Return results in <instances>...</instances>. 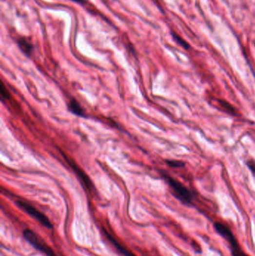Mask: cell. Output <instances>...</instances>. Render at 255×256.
<instances>
[{
    "label": "cell",
    "instance_id": "cell-12",
    "mask_svg": "<svg viewBox=\"0 0 255 256\" xmlns=\"http://www.w3.org/2000/svg\"><path fill=\"white\" fill-rule=\"evenodd\" d=\"M174 38H175V40L177 41V42L179 43V44L181 45L184 48L187 49L189 48V45L184 42V41L182 40L179 36H177V35H173Z\"/></svg>",
    "mask_w": 255,
    "mask_h": 256
},
{
    "label": "cell",
    "instance_id": "cell-4",
    "mask_svg": "<svg viewBox=\"0 0 255 256\" xmlns=\"http://www.w3.org/2000/svg\"><path fill=\"white\" fill-rule=\"evenodd\" d=\"M23 237L28 243L39 250L45 256H57L54 250L46 243L43 238L40 237L37 233L32 229H26L23 232Z\"/></svg>",
    "mask_w": 255,
    "mask_h": 256
},
{
    "label": "cell",
    "instance_id": "cell-6",
    "mask_svg": "<svg viewBox=\"0 0 255 256\" xmlns=\"http://www.w3.org/2000/svg\"><path fill=\"white\" fill-rule=\"evenodd\" d=\"M64 159H65V160H67L68 164H69V165L71 166V168L74 170V171H75V172L77 173L78 175H79L80 179L83 181L85 187H86V188H88L89 191L92 190V188H93V184H92L91 180L88 178V177H87V175H85V173L82 171V170L79 169V167H77V166L76 165V164H74L72 160H70L67 156L64 155Z\"/></svg>",
    "mask_w": 255,
    "mask_h": 256
},
{
    "label": "cell",
    "instance_id": "cell-14",
    "mask_svg": "<svg viewBox=\"0 0 255 256\" xmlns=\"http://www.w3.org/2000/svg\"><path fill=\"white\" fill-rule=\"evenodd\" d=\"M73 2H76V3L80 4V5H85L88 3L87 0H71Z\"/></svg>",
    "mask_w": 255,
    "mask_h": 256
},
{
    "label": "cell",
    "instance_id": "cell-1",
    "mask_svg": "<svg viewBox=\"0 0 255 256\" xmlns=\"http://www.w3.org/2000/svg\"><path fill=\"white\" fill-rule=\"evenodd\" d=\"M162 177L166 182L170 186L173 195L176 197L177 199L184 204V205H190L193 202V195L191 191L186 188V186L183 185L181 182L175 179L166 173H162Z\"/></svg>",
    "mask_w": 255,
    "mask_h": 256
},
{
    "label": "cell",
    "instance_id": "cell-5",
    "mask_svg": "<svg viewBox=\"0 0 255 256\" xmlns=\"http://www.w3.org/2000/svg\"><path fill=\"white\" fill-rule=\"evenodd\" d=\"M102 230H103V235L106 236L107 240L113 244V247H114L116 249V250H118L122 256H137L133 252L130 251L128 249L126 248L125 247L122 245L121 243H120L113 235L111 234L109 231H107V229H105V228H102Z\"/></svg>",
    "mask_w": 255,
    "mask_h": 256
},
{
    "label": "cell",
    "instance_id": "cell-11",
    "mask_svg": "<svg viewBox=\"0 0 255 256\" xmlns=\"http://www.w3.org/2000/svg\"><path fill=\"white\" fill-rule=\"evenodd\" d=\"M166 163H167V164L169 166V167H173V168H180V167H183L185 166L184 163H183V162L180 161V160H166Z\"/></svg>",
    "mask_w": 255,
    "mask_h": 256
},
{
    "label": "cell",
    "instance_id": "cell-10",
    "mask_svg": "<svg viewBox=\"0 0 255 256\" xmlns=\"http://www.w3.org/2000/svg\"><path fill=\"white\" fill-rule=\"evenodd\" d=\"M0 92H1V98H2V100H8L10 97H11V94H10L9 91H8V88L5 87V85H4L2 82V84H1Z\"/></svg>",
    "mask_w": 255,
    "mask_h": 256
},
{
    "label": "cell",
    "instance_id": "cell-3",
    "mask_svg": "<svg viewBox=\"0 0 255 256\" xmlns=\"http://www.w3.org/2000/svg\"><path fill=\"white\" fill-rule=\"evenodd\" d=\"M15 204L21 211H23L31 217L37 220L41 226H44L48 229H53V226L50 219L36 207L31 205L26 201L23 200V199H17L15 201Z\"/></svg>",
    "mask_w": 255,
    "mask_h": 256
},
{
    "label": "cell",
    "instance_id": "cell-8",
    "mask_svg": "<svg viewBox=\"0 0 255 256\" xmlns=\"http://www.w3.org/2000/svg\"><path fill=\"white\" fill-rule=\"evenodd\" d=\"M68 109L74 115L79 116V117H85V110L82 107L79 103L77 100L71 99L68 104Z\"/></svg>",
    "mask_w": 255,
    "mask_h": 256
},
{
    "label": "cell",
    "instance_id": "cell-2",
    "mask_svg": "<svg viewBox=\"0 0 255 256\" xmlns=\"http://www.w3.org/2000/svg\"><path fill=\"white\" fill-rule=\"evenodd\" d=\"M214 228L217 233L228 242L231 247V253L232 256H249L241 248L237 239L235 237L234 232L229 226L218 222L215 225Z\"/></svg>",
    "mask_w": 255,
    "mask_h": 256
},
{
    "label": "cell",
    "instance_id": "cell-7",
    "mask_svg": "<svg viewBox=\"0 0 255 256\" xmlns=\"http://www.w3.org/2000/svg\"><path fill=\"white\" fill-rule=\"evenodd\" d=\"M18 44L21 51L23 52L26 56H31L34 50V45L28 38L20 37L18 39Z\"/></svg>",
    "mask_w": 255,
    "mask_h": 256
},
{
    "label": "cell",
    "instance_id": "cell-13",
    "mask_svg": "<svg viewBox=\"0 0 255 256\" xmlns=\"http://www.w3.org/2000/svg\"><path fill=\"white\" fill-rule=\"evenodd\" d=\"M248 167H249V169H250V170H252V171H255V162H253V161L248 162Z\"/></svg>",
    "mask_w": 255,
    "mask_h": 256
},
{
    "label": "cell",
    "instance_id": "cell-9",
    "mask_svg": "<svg viewBox=\"0 0 255 256\" xmlns=\"http://www.w3.org/2000/svg\"><path fill=\"white\" fill-rule=\"evenodd\" d=\"M220 105L228 113L232 114V115H235L236 114V109L234 107L230 104L227 101H223V100H219Z\"/></svg>",
    "mask_w": 255,
    "mask_h": 256
}]
</instances>
